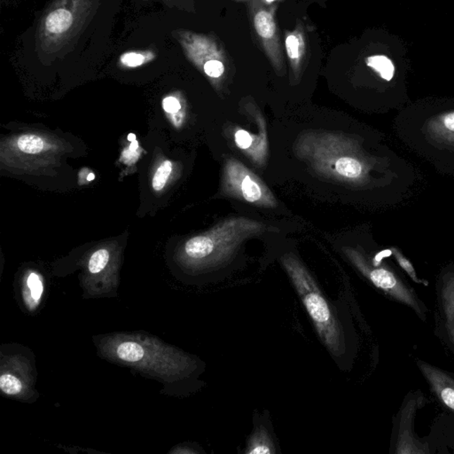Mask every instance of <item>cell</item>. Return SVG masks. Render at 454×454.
I'll use <instances>...</instances> for the list:
<instances>
[{"instance_id": "cell-1", "label": "cell", "mask_w": 454, "mask_h": 454, "mask_svg": "<svg viewBox=\"0 0 454 454\" xmlns=\"http://www.w3.org/2000/svg\"><path fill=\"white\" fill-rule=\"evenodd\" d=\"M395 130L412 151L439 172L454 176V107L403 112Z\"/></svg>"}, {"instance_id": "cell-2", "label": "cell", "mask_w": 454, "mask_h": 454, "mask_svg": "<svg viewBox=\"0 0 454 454\" xmlns=\"http://www.w3.org/2000/svg\"><path fill=\"white\" fill-rule=\"evenodd\" d=\"M282 264L324 346L334 360H342L346 356L349 347L346 331L336 309L331 305L313 276L298 259L292 256H285L282 258Z\"/></svg>"}, {"instance_id": "cell-3", "label": "cell", "mask_w": 454, "mask_h": 454, "mask_svg": "<svg viewBox=\"0 0 454 454\" xmlns=\"http://www.w3.org/2000/svg\"><path fill=\"white\" fill-rule=\"evenodd\" d=\"M391 255V248L379 252L373 259H368L353 249L348 252L354 265L375 289L396 303L408 306L420 320L426 322L429 313L428 307L397 270L384 262V258Z\"/></svg>"}, {"instance_id": "cell-4", "label": "cell", "mask_w": 454, "mask_h": 454, "mask_svg": "<svg viewBox=\"0 0 454 454\" xmlns=\"http://www.w3.org/2000/svg\"><path fill=\"white\" fill-rule=\"evenodd\" d=\"M261 227L260 223L244 218L225 222L209 235L190 239L185 245L186 254L197 260L213 257L214 260L223 262L246 237L260 231Z\"/></svg>"}, {"instance_id": "cell-5", "label": "cell", "mask_w": 454, "mask_h": 454, "mask_svg": "<svg viewBox=\"0 0 454 454\" xmlns=\"http://www.w3.org/2000/svg\"><path fill=\"white\" fill-rule=\"evenodd\" d=\"M421 391L409 392L394 418L391 453L394 454L435 453L428 443L420 440L415 432L416 412L425 405Z\"/></svg>"}, {"instance_id": "cell-6", "label": "cell", "mask_w": 454, "mask_h": 454, "mask_svg": "<svg viewBox=\"0 0 454 454\" xmlns=\"http://www.w3.org/2000/svg\"><path fill=\"white\" fill-rule=\"evenodd\" d=\"M182 44L189 59L210 80L217 81L227 72L228 58L216 37L192 32L180 34Z\"/></svg>"}, {"instance_id": "cell-7", "label": "cell", "mask_w": 454, "mask_h": 454, "mask_svg": "<svg viewBox=\"0 0 454 454\" xmlns=\"http://www.w3.org/2000/svg\"><path fill=\"white\" fill-rule=\"evenodd\" d=\"M252 23L266 56L278 72L284 69V57L275 20L276 6H269L262 0H251L249 4Z\"/></svg>"}, {"instance_id": "cell-8", "label": "cell", "mask_w": 454, "mask_h": 454, "mask_svg": "<svg viewBox=\"0 0 454 454\" xmlns=\"http://www.w3.org/2000/svg\"><path fill=\"white\" fill-rule=\"evenodd\" d=\"M434 333L454 353V264L443 268L436 279Z\"/></svg>"}, {"instance_id": "cell-9", "label": "cell", "mask_w": 454, "mask_h": 454, "mask_svg": "<svg viewBox=\"0 0 454 454\" xmlns=\"http://www.w3.org/2000/svg\"><path fill=\"white\" fill-rule=\"evenodd\" d=\"M225 185L231 193L251 203L274 206L275 200L262 181L241 163L231 160L225 166Z\"/></svg>"}, {"instance_id": "cell-10", "label": "cell", "mask_w": 454, "mask_h": 454, "mask_svg": "<svg viewBox=\"0 0 454 454\" xmlns=\"http://www.w3.org/2000/svg\"><path fill=\"white\" fill-rule=\"evenodd\" d=\"M416 365L439 404L454 415V374L422 360Z\"/></svg>"}, {"instance_id": "cell-11", "label": "cell", "mask_w": 454, "mask_h": 454, "mask_svg": "<svg viewBox=\"0 0 454 454\" xmlns=\"http://www.w3.org/2000/svg\"><path fill=\"white\" fill-rule=\"evenodd\" d=\"M285 50L294 77H298L307 57V39L303 23H296L292 32H286Z\"/></svg>"}, {"instance_id": "cell-12", "label": "cell", "mask_w": 454, "mask_h": 454, "mask_svg": "<svg viewBox=\"0 0 454 454\" xmlns=\"http://www.w3.org/2000/svg\"><path fill=\"white\" fill-rule=\"evenodd\" d=\"M74 15L70 9L59 6L47 13L44 22V32L51 36H63L72 28Z\"/></svg>"}, {"instance_id": "cell-13", "label": "cell", "mask_w": 454, "mask_h": 454, "mask_svg": "<svg viewBox=\"0 0 454 454\" xmlns=\"http://www.w3.org/2000/svg\"><path fill=\"white\" fill-rule=\"evenodd\" d=\"M275 445L270 439L267 431L264 428H258L249 439L248 454H271L275 453Z\"/></svg>"}, {"instance_id": "cell-14", "label": "cell", "mask_w": 454, "mask_h": 454, "mask_svg": "<svg viewBox=\"0 0 454 454\" xmlns=\"http://www.w3.org/2000/svg\"><path fill=\"white\" fill-rule=\"evenodd\" d=\"M27 286H28L30 294L25 295V298L30 309L32 310L39 305L44 292L43 282L40 276L36 272H32L27 279Z\"/></svg>"}, {"instance_id": "cell-15", "label": "cell", "mask_w": 454, "mask_h": 454, "mask_svg": "<svg viewBox=\"0 0 454 454\" xmlns=\"http://www.w3.org/2000/svg\"><path fill=\"white\" fill-rule=\"evenodd\" d=\"M367 63L368 67L380 74L382 80L391 81L393 78L394 65L387 57L384 56H371L367 58Z\"/></svg>"}, {"instance_id": "cell-16", "label": "cell", "mask_w": 454, "mask_h": 454, "mask_svg": "<svg viewBox=\"0 0 454 454\" xmlns=\"http://www.w3.org/2000/svg\"><path fill=\"white\" fill-rule=\"evenodd\" d=\"M391 255L393 256L396 262L398 263L399 267H401L403 271H404L406 275L412 279V282L417 285H422L424 286H429V282L425 281L419 278L417 272H416L414 265H412V262L409 259L405 257V255L402 253L397 248H391Z\"/></svg>"}, {"instance_id": "cell-17", "label": "cell", "mask_w": 454, "mask_h": 454, "mask_svg": "<svg viewBox=\"0 0 454 454\" xmlns=\"http://www.w3.org/2000/svg\"><path fill=\"white\" fill-rule=\"evenodd\" d=\"M118 356L126 362H137L144 357V350L137 343L125 342L118 348Z\"/></svg>"}, {"instance_id": "cell-18", "label": "cell", "mask_w": 454, "mask_h": 454, "mask_svg": "<svg viewBox=\"0 0 454 454\" xmlns=\"http://www.w3.org/2000/svg\"><path fill=\"white\" fill-rule=\"evenodd\" d=\"M17 146L20 151L34 155V153L42 151L44 148V141L39 136L27 134L23 135L18 139Z\"/></svg>"}, {"instance_id": "cell-19", "label": "cell", "mask_w": 454, "mask_h": 454, "mask_svg": "<svg viewBox=\"0 0 454 454\" xmlns=\"http://www.w3.org/2000/svg\"><path fill=\"white\" fill-rule=\"evenodd\" d=\"M155 58L152 53H137L130 52L122 54L120 57V61L124 66L128 68H137L141 65L148 63Z\"/></svg>"}, {"instance_id": "cell-20", "label": "cell", "mask_w": 454, "mask_h": 454, "mask_svg": "<svg viewBox=\"0 0 454 454\" xmlns=\"http://www.w3.org/2000/svg\"><path fill=\"white\" fill-rule=\"evenodd\" d=\"M172 172V163L170 161H165L157 169L153 179V189L156 191H161L165 187L170 174Z\"/></svg>"}, {"instance_id": "cell-21", "label": "cell", "mask_w": 454, "mask_h": 454, "mask_svg": "<svg viewBox=\"0 0 454 454\" xmlns=\"http://www.w3.org/2000/svg\"><path fill=\"white\" fill-rule=\"evenodd\" d=\"M0 389L6 395H17L23 390L22 382L11 374H2L0 377Z\"/></svg>"}, {"instance_id": "cell-22", "label": "cell", "mask_w": 454, "mask_h": 454, "mask_svg": "<svg viewBox=\"0 0 454 454\" xmlns=\"http://www.w3.org/2000/svg\"><path fill=\"white\" fill-rule=\"evenodd\" d=\"M108 259L109 253L107 249L101 248L94 252L89 261V270L92 274L101 272L108 265Z\"/></svg>"}, {"instance_id": "cell-23", "label": "cell", "mask_w": 454, "mask_h": 454, "mask_svg": "<svg viewBox=\"0 0 454 454\" xmlns=\"http://www.w3.org/2000/svg\"><path fill=\"white\" fill-rule=\"evenodd\" d=\"M235 141L241 149H247L252 146L253 139H252L251 135L248 132L241 130V131L235 133Z\"/></svg>"}, {"instance_id": "cell-24", "label": "cell", "mask_w": 454, "mask_h": 454, "mask_svg": "<svg viewBox=\"0 0 454 454\" xmlns=\"http://www.w3.org/2000/svg\"><path fill=\"white\" fill-rule=\"evenodd\" d=\"M163 107L169 114H175L181 109L179 101L173 96L166 97L163 101Z\"/></svg>"}, {"instance_id": "cell-25", "label": "cell", "mask_w": 454, "mask_h": 454, "mask_svg": "<svg viewBox=\"0 0 454 454\" xmlns=\"http://www.w3.org/2000/svg\"><path fill=\"white\" fill-rule=\"evenodd\" d=\"M139 149V143L137 141H133L131 143V145H130V150L131 151L134 152L136 150Z\"/></svg>"}, {"instance_id": "cell-26", "label": "cell", "mask_w": 454, "mask_h": 454, "mask_svg": "<svg viewBox=\"0 0 454 454\" xmlns=\"http://www.w3.org/2000/svg\"><path fill=\"white\" fill-rule=\"evenodd\" d=\"M127 139L129 141L133 142L136 141V135L133 134V133H130V134L127 136Z\"/></svg>"}, {"instance_id": "cell-27", "label": "cell", "mask_w": 454, "mask_h": 454, "mask_svg": "<svg viewBox=\"0 0 454 454\" xmlns=\"http://www.w3.org/2000/svg\"><path fill=\"white\" fill-rule=\"evenodd\" d=\"M94 177H95L94 174V173H90V174H89V175L87 177V180L88 181H93L94 179Z\"/></svg>"}]
</instances>
